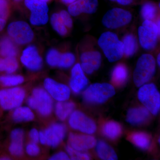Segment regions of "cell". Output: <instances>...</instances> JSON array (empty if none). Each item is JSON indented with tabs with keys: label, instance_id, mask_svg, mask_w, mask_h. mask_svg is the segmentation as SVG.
<instances>
[{
	"label": "cell",
	"instance_id": "6",
	"mask_svg": "<svg viewBox=\"0 0 160 160\" xmlns=\"http://www.w3.org/2000/svg\"><path fill=\"white\" fill-rule=\"evenodd\" d=\"M132 18L130 12L122 8H114L105 13L102 23L107 29H118L128 25L131 22Z\"/></svg>",
	"mask_w": 160,
	"mask_h": 160
},
{
	"label": "cell",
	"instance_id": "1",
	"mask_svg": "<svg viewBox=\"0 0 160 160\" xmlns=\"http://www.w3.org/2000/svg\"><path fill=\"white\" fill-rule=\"evenodd\" d=\"M98 45L110 62H117L124 56V46L117 35L111 31L103 32L100 36Z\"/></svg>",
	"mask_w": 160,
	"mask_h": 160
},
{
	"label": "cell",
	"instance_id": "42",
	"mask_svg": "<svg viewBox=\"0 0 160 160\" xmlns=\"http://www.w3.org/2000/svg\"><path fill=\"white\" fill-rule=\"evenodd\" d=\"M6 21L4 19L0 18V31H2L6 25Z\"/></svg>",
	"mask_w": 160,
	"mask_h": 160
},
{
	"label": "cell",
	"instance_id": "40",
	"mask_svg": "<svg viewBox=\"0 0 160 160\" xmlns=\"http://www.w3.org/2000/svg\"><path fill=\"white\" fill-rule=\"evenodd\" d=\"M51 160H69V158L64 152H60L52 156L49 158Z\"/></svg>",
	"mask_w": 160,
	"mask_h": 160
},
{
	"label": "cell",
	"instance_id": "23",
	"mask_svg": "<svg viewBox=\"0 0 160 160\" xmlns=\"http://www.w3.org/2000/svg\"><path fill=\"white\" fill-rule=\"evenodd\" d=\"M158 6L151 1L144 2L141 7L140 14L144 20L153 21L158 14Z\"/></svg>",
	"mask_w": 160,
	"mask_h": 160
},
{
	"label": "cell",
	"instance_id": "43",
	"mask_svg": "<svg viewBox=\"0 0 160 160\" xmlns=\"http://www.w3.org/2000/svg\"><path fill=\"white\" fill-rule=\"evenodd\" d=\"M61 1L65 4L70 5L72 3L74 2L76 0H61Z\"/></svg>",
	"mask_w": 160,
	"mask_h": 160
},
{
	"label": "cell",
	"instance_id": "11",
	"mask_svg": "<svg viewBox=\"0 0 160 160\" xmlns=\"http://www.w3.org/2000/svg\"><path fill=\"white\" fill-rule=\"evenodd\" d=\"M25 91L20 88L3 89L0 91V105L5 109L17 107L22 102Z\"/></svg>",
	"mask_w": 160,
	"mask_h": 160
},
{
	"label": "cell",
	"instance_id": "33",
	"mask_svg": "<svg viewBox=\"0 0 160 160\" xmlns=\"http://www.w3.org/2000/svg\"><path fill=\"white\" fill-rule=\"evenodd\" d=\"M61 54L62 53L57 49H50L46 55V62L50 66L58 67L61 60Z\"/></svg>",
	"mask_w": 160,
	"mask_h": 160
},
{
	"label": "cell",
	"instance_id": "34",
	"mask_svg": "<svg viewBox=\"0 0 160 160\" xmlns=\"http://www.w3.org/2000/svg\"><path fill=\"white\" fill-rule=\"evenodd\" d=\"M75 56L71 52H66L62 53L58 67L62 68H69L73 65L75 62Z\"/></svg>",
	"mask_w": 160,
	"mask_h": 160
},
{
	"label": "cell",
	"instance_id": "14",
	"mask_svg": "<svg viewBox=\"0 0 160 160\" xmlns=\"http://www.w3.org/2000/svg\"><path fill=\"white\" fill-rule=\"evenodd\" d=\"M21 61L27 69L32 71H38L42 66V58L36 47L33 45L28 46L23 50Z\"/></svg>",
	"mask_w": 160,
	"mask_h": 160
},
{
	"label": "cell",
	"instance_id": "44",
	"mask_svg": "<svg viewBox=\"0 0 160 160\" xmlns=\"http://www.w3.org/2000/svg\"><path fill=\"white\" fill-rule=\"evenodd\" d=\"M160 53L158 54L157 58V62L158 66H160Z\"/></svg>",
	"mask_w": 160,
	"mask_h": 160
},
{
	"label": "cell",
	"instance_id": "24",
	"mask_svg": "<svg viewBox=\"0 0 160 160\" xmlns=\"http://www.w3.org/2000/svg\"><path fill=\"white\" fill-rule=\"evenodd\" d=\"M128 69L126 65L118 64L113 68L111 74L112 83L117 86L122 85L126 82L128 77Z\"/></svg>",
	"mask_w": 160,
	"mask_h": 160
},
{
	"label": "cell",
	"instance_id": "46",
	"mask_svg": "<svg viewBox=\"0 0 160 160\" xmlns=\"http://www.w3.org/2000/svg\"><path fill=\"white\" fill-rule=\"evenodd\" d=\"M40 1H42V2H45L47 3V2H49V0H40Z\"/></svg>",
	"mask_w": 160,
	"mask_h": 160
},
{
	"label": "cell",
	"instance_id": "2",
	"mask_svg": "<svg viewBox=\"0 0 160 160\" xmlns=\"http://www.w3.org/2000/svg\"><path fill=\"white\" fill-rule=\"evenodd\" d=\"M156 69L154 58L150 54H143L137 61L133 74V82L141 87L149 82L154 76Z\"/></svg>",
	"mask_w": 160,
	"mask_h": 160
},
{
	"label": "cell",
	"instance_id": "12",
	"mask_svg": "<svg viewBox=\"0 0 160 160\" xmlns=\"http://www.w3.org/2000/svg\"><path fill=\"white\" fill-rule=\"evenodd\" d=\"M69 124L72 129L87 134H93L96 131V123L82 112L76 111L72 113Z\"/></svg>",
	"mask_w": 160,
	"mask_h": 160
},
{
	"label": "cell",
	"instance_id": "45",
	"mask_svg": "<svg viewBox=\"0 0 160 160\" xmlns=\"http://www.w3.org/2000/svg\"><path fill=\"white\" fill-rule=\"evenodd\" d=\"M0 160H9V158H1Z\"/></svg>",
	"mask_w": 160,
	"mask_h": 160
},
{
	"label": "cell",
	"instance_id": "29",
	"mask_svg": "<svg viewBox=\"0 0 160 160\" xmlns=\"http://www.w3.org/2000/svg\"><path fill=\"white\" fill-rule=\"evenodd\" d=\"M13 118L17 122L31 121L34 118V114L28 107H21L16 109Z\"/></svg>",
	"mask_w": 160,
	"mask_h": 160
},
{
	"label": "cell",
	"instance_id": "7",
	"mask_svg": "<svg viewBox=\"0 0 160 160\" xmlns=\"http://www.w3.org/2000/svg\"><path fill=\"white\" fill-rule=\"evenodd\" d=\"M7 32L10 37L19 45H26L31 42L34 33L29 24L24 21L12 22L9 24Z\"/></svg>",
	"mask_w": 160,
	"mask_h": 160
},
{
	"label": "cell",
	"instance_id": "32",
	"mask_svg": "<svg viewBox=\"0 0 160 160\" xmlns=\"http://www.w3.org/2000/svg\"><path fill=\"white\" fill-rule=\"evenodd\" d=\"M24 78L20 75H7L0 77V83L5 86H17L24 82Z\"/></svg>",
	"mask_w": 160,
	"mask_h": 160
},
{
	"label": "cell",
	"instance_id": "17",
	"mask_svg": "<svg viewBox=\"0 0 160 160\" xmlns=\"http://www.w3.org/2000/svg\"><path fill=\"white\" fill-rule=\"evenodd\" d=\"M69 146L76 150L84 152L89 150L96 145L95 138L89 135L71 133L69 138Z\"/></svg>",
	"mask_w": 160,
	"mask_h": 160
},
{
	"label": "cell",
	"instance_id": "28",
	"mask_svg": "<svg viewBox=\"0 0 160 160\" xmlns=\"http://www.w3.org/2000/svg\"><path fill=\"white\" fill-rule=\"evenodd\" d=\"M74 108V104L72 102L62 101L57 104L56 113L59 118L64 120L71 114Z\"/></svg>",
	"mask_w": 160,
	"mask_h": 160
},
{
	"label": "cell",
	"instance_id": "37",
	"mask_svg": "<svg viewBox=\"0 0 160 160\" xmlns=\"http://www.w3.org/2000/svg\"><path fill=\"white\" fill-rule=\"evenodd\" d=\"M9 12V7L7 0H0V18L5 19L7 18Z\"/></svg>",
	"mask_w": 160,
	"mask_h": 160
},
{
	"label": "cell",
	"instance_id": "20",
	"mask_svg": "<svg viewBox=\"0 0 160 160\" xmlns=\"http://www.w3.org/2000/svg\"><path fill=\"white\" fill-rule=\"evenodd\" d=\"M12 143L9 147V151L12 154L19 156L22 153L23 132L21 129H16L12 132Z\"/></svg>",
	"mask_w": 160,
	"mask_h": 160
},
{
	"label": "cell",
	"instance_id": "25",
	"mask_svg": "<svg viewBox=\"0 0 160 160\" xmlns=\"http://www.w3.org/2000/svg\"><path fill=\"white\" fill-rule=\"evenodd\" d=\"M17 52V48L11 39L5 37L0 41V55L3 57H15Z\"/></svg>",
	"mask_w": 160,
	"mask_h": 160
},
{
	"label": "cell",
	"instance_id": "21",
	"mask_svg": "<svg viewBox=\"0 0 160 160\" xmlns=\"http://www.w3.org/2000/svg\"><path fill=\"white\" fill-rule=\"evenodd\" d=\"M122 41L124 46V56L129 58L134 55L138 49V41L135 36L128 33L123 37Z\"/></svg>",
	"mask_w": 160,
	"mask_h": 160
},
{
	"label": "cell",
	"instance_id": "27",
	"mask_svg": "<svg viewBox=\"0 0 160 160\" xmlns=\"http://www.w3.org/2000/svg\"><path fill=\"white\" fill-rule=\"evenodd\" d=\"M130 140L137 147L143 150L148 149L151 145V138L149 135L141 132L132 134Z\"/></svg>",
	"mask_w": 160,
	"mask_h": 160
},
{
	"label": "cell",
	"instance_id": "5",
	"mask_svg": "<svg viewBox=\"0 0 160 160\" xmlns=\"http://www.w3.org/2000/svg\"><path fill=\"white\" fill-rule=\"evenodd\" d=\"M138 98L149 112L154 115L158 113L160 108V94L153 83L145 84L139 89Z\"/></svg>",
	"mask_w": 160,
	"mask_h": 160
},
{
	"label": "cell",
	"instance_id": "31",
	"mask_svg": "<svg viewBox=\"0 0 160 160\" xmlns=\"http://www.w3.org/2000/svg\"><path fill=\"white\" fill-rule=\"evenodd\" d=\"M18 64L15 57L0 58V72L12 73L18 69Z\"/></svg>",
	"mask_w": 160,
	"mask_h": 160
},
{
	"label": "cell",
	"instance_id": "3",
	"mask_svg": "<svg viewBox=\"0 0 160 160\" xmlns=\"http://www.w3.org/2000/svg\"><path fill=\"white\" fill-rule=\"evenodd\" d=\"M115 94L113 86L107 83L92 84L83 93L86 102L92 104H101L105 102Z\"/></svg>",
	"mask_w": 160,
	"mask_h": 160
},
{
	"label": "cell",
	"instance_id": "10",
	"mask_svg": "<svg viewBox=\"0 0 160 160\" xmlns=\"http://www.w3.org/2000/svg\"><path fill=\"white\" fill-rule=\"evenodd\" d=\"M66 128L63 124H53L45 131L39 133L41 143L52 147H56L60 144L65 138Z\"/></svg>",
	"mask_w": 160,
	"mask_h": 160
},
{
	"label": "cell",
	"instance_id": "4",
	"mask_svg": "<svg viewBox=\"0 0 160 160\" xmlns=\"http://www.w3.org/2000/svg\"><path fill=\"white\" fill-rule=\"evenodd\" d=\"M160 30L153 21L144 20L138 29V41L142 48L146 50H152L158 42Z\"/></svg>",
	"mask_w": 160,
	"mask_h": 160
},
{
	"label": "cell",
	"instance_id": "13",
	"mask_svg": "<svg viewBox=\"0 0 160 160\" xmlns=\"http://www.w3.org/2000/svg\"><path fill=\"white\" fill-rule=\"evenodd\" d=\"M81 66L84 72L91 74L98 70L101 66L102 55L96 50H90L83 52L81 55Z\"/></svg>",
	"mask_w": 160,
	"mask_h": 160
},
{
	"label": "cell",
	"instance_id": "15",
	"mask_svg": "<svg viewBox=\"0 0 160 160\" xmlns=\"http://www.w3.org/2000/svg\"><path fill=\"white\" fill-rule=\"evenodd\" d=\"M98 6V0H76L69 5L68 12L73 17L82 13L92 14L97 11Z\"/></svg>",
	"mask_w": 160,
	"mask_h": 160
},
{
	"label": "cell",
	"instance_id": "47",
	"mask_svg": "<svg viewBox=\"0 0 160 160\" xmlns=\"http://www.w3.org/2000/svg\"><path fill=\"white\" fill-rule=\"evenodd\" d=\"M16 2H20V1H22V0H14Z\"/></svg>",
	"mask_w": 160,
	"mask_h": 160
},
{
	"label": "cell",
	"instance_id": "9",
	"mask_svg": "<svg viewBox=\"0 0 160 160\" xmlns=\"http://www.w3.org/2000/svg\"><path fill=\"white\" fill-rule=\"evenodd\" d=\"M28 103L30 107L37 109L42 115H48L52 110V99L49 93L43 89H34Z\"/></svg>",
	"mask_w": 160,
	"mask_h": 160
},
{
	"label": "cell",
	"instance_id": "19",
	"mask_svg": "<svg viewBox=\"0 0 160 160\" xmlns=\"http://www.w3.org/2000/svg\"><path fill=\"white\" fill-rule=\"evenodd\" d=\"M149 116V111L146 107H136L128 110L126 114V121L132 125L138 126L145 122Z\"/></svg>",
	"mask_w": 160,
	"mask_h": 160
},
{
	"label": "cell",
	"instance_id": "16",
	"mask_svg": "<svg viewBox=\"0 0 160 160\" xmlns=\"http://www.w3.org/2000/svg\"><path fill=\"white\" fill-rule=\"evenodd\" d=\"M44 85L46 90L57 101L62 102L69 99L70 90L66 85L58 83L49 78L45 79Z\"/></svg>",
	"mask_w": 160,
	"mask_h": 160
},
{
	"label": "cell",
	"instance_id": "39",
	"mask_svg": "<svg viewBox=\"0 0 160 160\" xmlns=\"http://www.w3.org/2000/svg\"><path fill=\"white\" fill-rule=\"evenodd\" d=\"M112 2L122 5V6H127L134 4L138 2V0H109Z\"/></svg>",
	"mask_w": 160,
	"mask_h": 160
},
{
	"label": "cell",
	"instance_id": "30",
	"mask_svg": "<svg viewBox=\"0 0 160 160\" xmlns=\"http://www.w3.org/2000/svg\"><path fill=\"white\" fill-rule=\"evenodd\" d=\"M50 21L52 28L58 34L62 36H64L67 34L68 32L67 27L63 23L59 13H54L52 15Z\"/></svg>",
	"mask_w": 160,
	"mask_h": 160
},
{
	"label": "cell",
	"instance_id": "8",
	"mask_svg": "<svg viewBox=\"0 0 160 160\" xmlns=\"http://www.w3.org/2000/svg\"><path fill=\"white\" fill-rule=\"evenodd\" d=\"M25 4L31 12L30 23L35 26L46 25L49 21L47 3L40 0H25Z\"/></svg>",
	"mask_w": 160,
	"mask_h": 160
},
{
	"label": "cell",
	"instance_id": "41",
	"mask_svg": "<svg viewBox=\"0 0 160 160\" xmlns=\"http://www.w3.org/2000/svg\"><path fill=\"white\" fill-rule=\"evenodd\" d=\"M29 136L33 142L38 143L39 140V133L37 129H32L29 133Z\"/></svg>",
	"mask_w": 160,
	"mask_h": 160
},
{
	"label": "cell",
	"instance_id": "35",
	"mask_svg": "<svg viewBox=\"0 0 160 160\" xmlns=\"http://www.w3.org/2000/svg\"><path fill=\"white\" fill-rule=\"evenodd\" d=\"M66 150L72 160H90L91 158L88 153L76 150L69 146H66Z\"/></svg>",
	"mask_w": 160,
	"mask_h": 160
},
{
	"label": "cell",
	"instance_id": "38",
	"mask_svg": "<svg viewBox=\"0 0 160 160\" xmlns=\"http://www.w3.org/2000/svg\"><path fill=\"white\" fill-rule=\"evenodd\" d=\"M26 151L29 155L36 156L39 153L40 149L37 145L34 143H32L27 146Z\"/></svg>",
	"mask_w": 160,
	"mask_h": 160
},
{
	"label": "cell",
	"instance_id": "22",
	"mask_svg": "<svg viewBox=\"0 0 160 160\" xmlns=\"http://www.w3.org/2000/svg\"><path fill=\"white\" fill-rule=\"evenodd\" d=\"M96 151L98 156L101 159L105 160L118 159L117 155L114 149L104 141H99L98 142L97 144Z\"/></svg>",
	"mask_w": 160,
	"mask_h": 160
},
{
	"label": "cell",
	"instance_id": "18",
	"mask_svg": "<svg viewBox=\"0 0 160 160\" xmlns=\"http://www.w3.org/2000/svg\"><path fill=\"white\" fill-rule=\"evenodd\" d=\"M89 83L81 65L79 63L76 64L71 70L70 86L72 91L79 93L83 90Z\"/></svg>",
	"mask_w": 160,
	"mask_h": 160
},
{
	"label": "cell",
	"instance_id": "36",
	"mask_svg": "<svg viewBox=\"0 0 160 160\" xmlns=\"http://www.w3.org/2000/svg\"><path fill=\"white\" fill-rule=\"evenodd\" d=\"M60 18L65 26L68 28H72L73 25V22L72 19L71 15L69 14L68 12L66 10H62L59 13Z\"/></svg>",
	"mask_w": 160,
	"mask_h": 160
},
{
	"label": "cell",
	"instance_id": "26",
	"mask_svg": "<svg viewBox=\"0 0 160 160\" xmlns=\"http://www.w3.org/2000/svg\"><path fill=\"white\" fill-rule=\"evenodd\" d=\"M102 132L106 138L109 139L114 140L118 138L122 133V126L117 122L109 121L103 126Z\"/></svg>",
	"mask_w": 160,
	"mask_h": 160
}]
</instances>
